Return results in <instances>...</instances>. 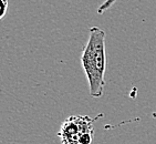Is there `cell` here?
I'll return each mask as SVG.
<instances>
[{"mask_svg":"<svg viewBox=\"0 0 156 144\" xmlns=\"http://www.w3.org/2000/svg\"><path fill=\"white\" fill-rule=\"evenodd\" d=\"M81 63L92 98H101L105 88L106 52L105 32L99 27H91L89 39L81 56Z\"/></svg>","mask_w":156,"mask_h":144,"instance_id":"6da1fadb","label":"cell"},{"mask_svg":"<svg viewBox=\"0 0 156 144\" xmlns=\"http://www.w3.org/2000/svg\"><path fill=\"white\" fill-rule=\"evenodd\" d=\"M99 117L89 115H71L61 124L58 136L62 144H92L94 138V123Z\"/></svg>","mask_w":156,"mask_h":144,"instance_id":"7a4b0ae2","label":"cell"},{"mask_svg":"<svg viewBox=\"0 0 156 144\" xmlns=\"http://www.w3.org/2000/svg\"><path fill=\"white\" fill-rule=\"evenodd\" d=\"M1 5H2V12H1V19L6 16L7 9H8V0H1Z\"/></svg>","mask_w":156,"mask_h":144,"instance_id":"3957f363","label":"cell"},{"mask_svg":"<svg viewBox=\"0 0 156 144\" xmlns=\"http://www.w3.org/2000/svg\"><path fill=\"white\" fill-rule=\"evenodd\" d=\"M154 117H156V113H154Z\"/></svg>","mask_w":156,"mask_h":144,"instance_id":"277c9868","label":"cell"}]
</instances>
